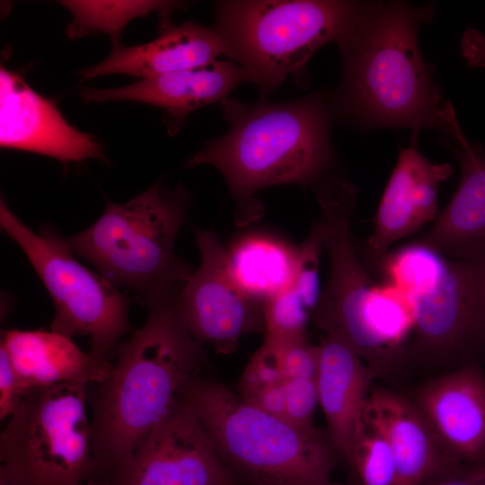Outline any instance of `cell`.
Returning <instances> with one entry per match:
<instances>
[{"instance_id": "32", "label": "cell", "mask_w": 485, "mask_h": 485, "mask_svg": "<svg viewBox=\"0 0 485 485\" xmlns=\"http://www.w3.org/2000/svg\"><path fill=\"white\" fill-rule=\"evenodd\" d=\"M72 485H84V484H79V483H77V484H72Z\"/></svg>"}, {"instance_id": "27", "label": "cell", "mask_w": 485, "mask_h": 485, "mask_svg": "<svg viewBox=\"0 0 485 485\" xmlns=\"http://www.w3.org/2000/svg\"><path fill=\"white\" fill-rule=\"evenodd\" d=\"M26 394L7 353L0 346V419H9Z\"/></svg>"}, {"instance_id": "24", "label": "cell", "mask_w": 485, "mask_h": 485, "mask_svg": "<svg viewBox=\"0 0 485 485\" xmlns=\"http://www.w3.org/2000/svg\"><path fill=\"white\" fill-rule=\"evenodd\" d=\"M348 466L357 485H396V463L392 447L365 406L357 421Z\"/></svg>"}, {"instance_id": "25", "label": "cell", "mask_w": 485, "mask_h": 485, "mask_svg": "<svg viewBox=\"0 0 485 485\" xmlns=\"http://www.w3.org/2000/svg\"><path fill=\"white\" fill-rule=\"evenodd\" d=\"M285 385L274 347L264 339L242 373L236 392L248 403L285 419Z\"/></svg>"}, {"instance_id": "31", "label": "cell", "mask_w": 485, "mask_h": 485, "mask_svg": "<svg viewBox=\"0 0 485 485\" xmlns=\"http://www.w3.org/2000/svg\"><path fill=\"white\" fill-rule=\"evenodd\" d=\"M0 485H16L13 478L0 468Z\"/></svg>"}, {"instance_id": "1", "label": "cell", "mask_w": 485, "mask_h": 485, "mask_svg": "<svg viewBox=\"0 0 485 485\" xmlns=\"http://www.w3.org/2000/svg\"><path fill=\"white\" fill-rule=\"evenodd\" d=\"M180 291L148 306L144 324L119 346L107 377L87 388L92 479L128 457L203 375L205 349L187 329Z\"/></svg>"}, {"instance_id": "3", "label": "cell", "mask_w": 485, "mask_h": 485, "mask_svg": "<svg viewBox=\"0 0 485 485\" xmlns=\"http://www.w3.org/2000/svg\"><path fill=\"white\" fill-rule=\"evenodd\" d=\"M221 110L229 129L207 141L186 166L209 164L222 173L238 203L241 223L260 214L254 199L260 190L307 184L328 166L330 116L321 97L253 104L227 97Z\"/></svg>"}, {"instance_id": "14", "label": "cell", "mask_w": 485, "mask_h": 485, "mask_svg": "<svg viewBox=\"0 0 485 485\" xmlns=\"http://www.w3.org/2000/svg\"><path fill=\"white\" fill-rule=\"evenodd\" d=\"M250 82L246 70L234 61L216 60L195 68L143 78L118 88H84L87 102L135 101L165 110L173 132L185 118L203 106L222 102L237 85Z\"/></svg>"}, {"instance_id": "19", "label": "cell", "mask_w": 485, "mask_h": 485, "mask_svg": "<svg viewBox=\"0 0 485 485\" xmlns=\"http://www.w3.org/2000/svg\"><path fill=\"white\" fill-rule=\"evenodd\" d=\"M318 348V401L328 436L339 456L349 463L356 428L369 396L371 373L344 340L326 335Z\"/></svg>"}, {"instance_id": "6", "label": "cell", "mask_w": 485, "mask_h": 485, "mask_svg": "<svg viewBox=\"0 0 485 485\" xmlns=\"http://www.w3.org/2000/svg\"><path fill=\"white\" fill-rule=\"evenodd\" d=\"M356 6L334 0L220 1L213 27L224 55L267 94L287 77L300 83L311 57L339 41Z\"/></svg>"}, {"instance_id": "26", "label": "cell", "mask_w": 485, "mask_h": 485, "mask_svg": "<svg viewBox=\"0 0 485 485\" xmlns=\"http://www.w3.org/2000/svg\"><path fill=\"white\" fill-rule=\"evenodd\" d=\"M448 261L425 244L406 247L393 255L387 267L394 288L410 299L432 288L446 269Z\"/></svg>"}, {"instance_id": "7", "label": "cell", "mask_w": 485, "mask_h": 485, "mask_svg": "<svg viewBox=\"0 0 485 485\" xmlns=\"http://www.w3.org/2000/svg\"><path fill=\"white\" fill-rule=\"evenodd\" d=\"M85 383L30 391L0 434V468L16 485L84 484L96 464Z\"/></svg>"}, {"instance_id": "13", "label": "cell", "mask_w": 485, "mask_h": 485, "mask_svg": "<svg viewBox=\"0 0 485 485\" xmlns=\"http://www.w3.org/2000/svg\"><path fill=\"white\" fill-rule=\"evenodd\" d=\"M415 404L449 459L470 465L485 459V375L478 366L431 381Z\"/></svg>"}, {"instance_id": "4", "label": "cell", "mask_w": 485, "mask_h": 485, "mask_svg": "<svg viewBox=\"0 0 485 485\" xmlns=\"http://www.w3.org/2000/svg\"><path fill=\"white\" fill-rule=\"evenodd\" d=\"M189 397L237 485H338L337 451L315 428L271 415L205 375Z\"/></svg>"}, {"instance_id": "29", "label": "cell", "mask_w": 485, "mask_h": 485, "mask_svg": "<svg viewBox=\"0 0 485 485\" xmlns=\"http://www.w3.org/2000/svg\"><path fill=\"white\" fill-rule=\"evenodd\" d=\"M463 54L472 66L485 67V38L476 31L467 32L463 40Z\"/></svg>"}, {"instance_id": "11", "label": "cell", "mask_w": 485, "mask_h": 485, "mask_svg": "<svg viewBox=\"0 0 485 485\" xmlns=\"http://www.w3.org/2000/svg\"><path fill=\"white\" fill-rule=\"evenodd\" d=\"M194 233L200 264L180 291V310L197 342L228 355L237 349L242 337L265 331L264 304L236 283L216 234L200 227Z\"/></svg>"}, {"instance_id": "20", "label": "cell", "mask_w": 485, "mask_h": 485, "mask_svg": "<svg viewBox=\"0 0 485 485\" xmlns=\"http://www.w3.org/2000/svg\"><path fill=\"white\" fill-rule=\"evenodd\" d=\"M392 447L396 485H421L450 462L415 403L385 390L370 392L365 405Z\"/></svg>"}, {"instance_id": "2", "label": "cell", "mask_w": 485, "mask_h": 485, "mask_svg": "<svg viewBox=\"0 0 485 485\" xmlns=\"http://www.w3.org/2000/svg\"><path fill=\"white\" fill-rule=\"evenodd\" d=\"M427 11L398 2L357 4L339 44L340 101L367 125L448 129L418 29Z\"/></svg>"}, {"instance_id": "16", "label": "cell", "mask_w": 485, "mask_h": 485, "mask_svg": "<svg viewBox=\"0 0 485 485\" xmlns=\"http://www.w3.org/2000/svg\"><path fill=\"white\" fill-rule=\"evenodd\" d=\"M453 172L448 163H430L413 146L401 149L378 206L371 249L384 251L433 220L439 185Z\"/></svg>"}, {"instance_id": "17", "label": "cell", "mask_w": 485, "mask_h": 485, "mask_svg": "<svg viewBox=\"0 0 485 485\" xmlns=\"http://www.w3.org/2000/svg\"><path fill=\"white\" fill-rule=\"evenodd\" d=\"M26 393L57 384L99 383L112 362L84 352L72 338L54 331L9 329L1 344Z\"/></svg>"}, {"instance_id": "23", "label": "cell", "mask_w": 485, "mask_h": 485, "mask_svg": "<svg viewBox=\"0 0 485 485\" xmlns=\"http://www.w3.org/2000/svg\"><path fill=\"white\" fill-rule=\"evenodd\" d=\"M73 15L67 26L70 39H79L86 34L101 31L112 40L113 46L119 45L122 29L133 19L157 12L161 19L160 28L170 24L169 15L181 6L171 1H61Z\"/></svg>"}, {"instance_id": "9", "label": "cell", "mask_w": 485, "mask_h": 485, "mask_svg": "<svg viewBox=\"0 0 485 485\" xmlns=\"http://www.w3.org/2000/svg\"><path fill=\"white\" fill-rule=\"evenodd\" d=\"M318 199L330 270L312 317L326 335L344 340L360 357L371 356L379 351L372 330L379 289L373 287L353 243L350 223L357 189L335 181L321 190Z\"/></svg>"}, {"instance_id": "12", "label": "cell", "mask_w": 485, "mask_h": 485, "mask_svg": "<svg viewBox=\"0 0 485 485\" xmlns=\"http://www.w3.org/2000/svg\"><path fill=\"white\" fill-rule=\"evenodd\" d=\"M0 146L64 163L89 158L106 162L102 146L70 125L57 105L4 66L0 69Z\"/></svg>"}, {"instance_id": "18", "label": "cell", "mask_w": 485, "mask_h": 485, "mask_svg": "<svg viewBox=\"0 0 485 485\" xmlns=\"http://www.w3.org/2000/svg\"><path fill=\"white\" fill-rule=\"evenodd\" d=\"M222 54L223 44L214 27L170 23L147 43L113 46L104 60L79 74L84 78L122 74L143 79L205 66Z\"/></svg>"}, {"instance_id": "28", "label": "cell", "mask_w": 485, "mask_h": 485, "mask_svg": "<svg viewBox=\"0 0 485 485\" xmlns=\"http://www.w3.org/2000/svg\"><path fill=\"white\" fill-rule=\"evenodd\" d=\"M421 485H479L473 465L450 462L437 470Z\"/></svg>"}, {"instance_id": "22", "label": "cell", "mask_w": 485, "mask_h": 485, "mask_svg": "<svg viewBox=\"0 0 485 485\" xmlns=\"http://www.w3.org/2000/svg\"><path fill=\"white\" fill-rule=\"evenodd\" d=\"M230 272L239 287L265 304L293 282L298 262V245L274 235L250 234L227 251Z\"/></svg>"}, {"instance_id": "5", "label": "cell", "mask_w": 485, "mask_h": 485, "mask_svg": "<svg viewBox=\"0 0 485 485\" xmlns=\"http://www.w3.org/2000/svg\"><path fill=\"white\" fill-rule=\"evenodd\" d=\"M190 204L181 185L167 190L156 183L128 202L108 201L94 224L66 241L99 274L148 307L181 289L194 271L175 253Z\"/></svg>"}, {"instance_id": "21", "label": "cell", "mask_w": 485, "mask_h": 485, "mask_svg": "<svg viewBox=\"0 0 485 485\" xmlns=\"http://www.w3.org/2000/svg\"><path fill=\"white\" fill-rule=\"evenodd\" d=\"M445 119L461 146L463 174L456 192L426 235L424 244L437 251L465 252L485 239V157L468 144L449 103Z\"/></svg>"}, {"instance_id": "15", "label": "cell", "mask_w": 485, "mask_h": 485, "mask_svg": "<svg viewBox=\"0 0 485 485\" xmlns=\"http://www.w3.org/2000/svg\"><path fill=\"white\" fill-rule=\"evenodd\" d=\"M408 302L419 336L431 347L453 348L485 331V272L477 263L448 261L437 283Z\"/></svg>"}, {"instance_id": "8", "label": "cell", "mask_w": 485, "mask_h": 485, "mask_svg": "<svg viewBox=\"0 0 485 485\" xmlns=\"http://www.w3.org/2000/svg\"><path fill=\"white\" fill-rule=\"evenodd\" d=\"M1 229L25 253L47 288L55 308L51 331L72 338H90V351L110 360L121 338L131 331V299L101 274L75 258L66 238L44 225L37 234L0 201Z\"/></svg>"}, {"instance_id": "30", "label": "cell", "mask_w": 485, "mask_h": 485, "mask_svg": "<svg viewBox=\"0 0 485 485\" xmlns=\"http://www.w3.org/2000/svg\"><path fill=\"white\" fill-rule=\"evenodd\" d=\"M474 473L479 485H485V459L473 465Z\"/></svg>"}, {"instance_id": "10", "label": "cell", "mask_w": 485, "mask_h": 485, "mask_svg": "<svg viewBox=\"0 0 485 485\" xmlns=\"http://www.w3.org/2000/svg\"><path fill=\"white\" fill-rule=\"evenodd\" d=\"M84 485H237L188 397L137 448Z\"/></svg>"}]
</instances>
